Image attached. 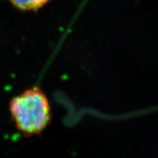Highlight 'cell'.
I'll list each match as a JSON object with an SVG mask.
<instances>
[{"mask_svg": "<svg viewBox=\"0 0 158 158\" xmlns=\"http://www.w3.org/2000/svg\"><path fill=\"white\" fill-rule=\"evenodd\" d=\"M10 112L18 130L26 137L38 135L51 122V106L39 87L28 89L10 102Z\"/></svg>", "mask_w": 158, "mask_h": 158, "instance_id": "1", "label": "cell"}, {"mask_svg": "<svg viewBox=\"0 0 158 158\" xmlns=\"http://www.w3.org/2000/svg\"><path fill=\"white\" fill-rule=\"evenodd\" d=\"M13 6L21 11H36L45 6L50 0H9Z\"/></svg>", "mask_w": 158, "mask_h": 158, "instance_id": "2", "label": "cell"}]
</instances>
